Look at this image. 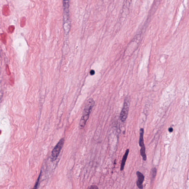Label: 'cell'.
<instances>
[{"mask_svg": "<svg viewBox=\"0 0 189 189\" xmlns=\"http://www.w3.org/2000/svg\"><path fill=\"white\" fill-rule=\"evenodd\" d=\"M137 175L138 177V180L137 181V186L139 189H143V183L144 180V176L142 172L138 171L136 172Z\"/></svg>", "mask_w": 189, "mask_h": 189, "instance_id": "cell-6", "label": "cell"}, {"mask_svg": "<svg viewBox=\"0 0 189 189\" xmlns=\"http://www.w3.org/2000/svg\"><path fill=\"white\" fill-rule=\"evenodd\" d=\"M88 188L90 189H98V187H97L96 186H92L91 187H89V188Z\"/></svg>", "mask_w": 189, "mask_h": 189, "instance_id": "cell-10", "label": "cell"}, {"mask_svg": "<svg viewBox=\"0 0 189 189\" xmlns=\"http://www.w3.org/2000/svg\"><path fill=\"white\" fill-rule=\"evenodd\" d=\"M90 74L91 76L94 75V74H95V71H94V70H91L90 71Z\"/></svg>", "mask_w": 189, "mask_h": 189, "instance_id": "cell-9", "label": "cell"}, {"mask_svg": "<svg viewBox=\"0 0 189 189\" xmlns=\"http://www.w3.org/2000/svg\"><path fill=\"white\" fill-rule=\"evenodd\" d=\"M157 174V169L156 168H152L151 171V180L152 181L155 177Z\"/></svg>", "mask_w": 189, "mask_h": 189, "instance_id": "cell-8", "label": "cell"}, {"mask_svg": "<svg viewBox=\"0 0 189 189\" xmlns=\"http://www.w3.org/2000/svg\"><path fill=\"white\" fill-rule=\"evenodd\" d=\"M144 130L143 129H140V136L139 141V145L141 147L140 150V154L142 156L143 160L144 161H146L147 160V157L146 153V148L144 142Z\"/></svg>", "mask_w": 189, "mask_h": 189, "instance_id": "cell-3", "label": "cell"}, {"mask_svg": "<svg viewBox=\"0 0 189 189\" xmlns=\"http://www.w3.org/2000/svg\"><path fill=\"white\" fill-rule=\"evenodd\" d=\"M64 139H61L54 148L52 151L51 155V160L52 161L56 160L58 157L60 153V151L64 145Z\"/></svg>", "mask_w": 189, "mask_h": 189, "instance_id": "cell-2", "label": "cell"}, {"mask_svg": "<svg viewBox=\"0 0 189 189\" xmlns=\"http://www.w3.org/2000/svg\"><path fill=\"white\" fill-rule=\"evenodd\" d=\"M129 152V149H128L126 150L125 154L123 155L122 162H121V166H120V170L121 171H123L124 170L125 164L126 162V160H127V158H128Z\"/></svg>", "mask_w": 189, "mask_h": 189, "instance_id": "cell-7", "label": "cell"}, {"mask_svg": "<svg viewBox=\"0 0 189 189\" xmlns=\"http://www.w3.org/2000/svg\"><path fill=\"white\" fill-rule=\"evenodd\" d=\"M70 0H63L64 7V18L68 19L69 17V7Z\"/></svg>", "mask_w": 189, "mask_h": 189, "instance_id": "cell-5", "label": "cell"}, {"mask_svg": "<svg viewBox=\"0 0 189 189\" xmlns=\"http://www.w3.org/2000/svg\"><path fill=\"white\" fill-rule=\"evenodd\" d=\"M168 130H169V132H170V133H171V132H172L173 131V128H171H171H169V129H168Z\"/></svg>", "mask_w": 189, "mask_h": 189, "instance_id": "cell-11", "label": "cell"}, {"mask_svg": "<svg viewBox=\"0 0 189 189\" xmlns=\"http://www.w3.org/2000/svg\"><path fill=\"white\" fill-rule=\"evenodd\" d=\"M129 107V99L128 97L125 99L124 102L123 108L121 111L120 118L122 122H124L126 120L128 114Z\"/></svg>", "mask_w": 189, "mask_h": 189, "instance_id": "cell-4", "label": "cell"}, {"mask_svg": "<svg viewBox=\"0 0 189 189\" xmlns=\"http://www.w3.org/2000/svg\"><path fill=\"white\" fill-rule=\"evenodd\" d=\"M94 105V101L93 99H89L86 102L83 111V115L81 118L79 123L81 128H84L85 125L87 121L89 118L92 109Z\"/></svg>", "mask_w": 189, "mask_h": 189, "instance_id": "cell-1", "label": "cell"}]
</instances>
